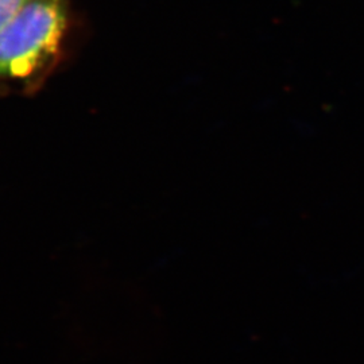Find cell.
Instances as JSON below:
<instances>
[{"label":"cell","mask_w":364,"mask_h":364,"mask_svg":"<svg viewBox=\"0 0 364 364\" xmlns=\"http://www.w3.org/2000/svg\"><path fill=\"white\" fill-rule=\"evenodd\" d=\"M68 0H33L0 31V78L25 80L58 52L68 23Z\"/></svg>","instance_id":"1"},{"label":"cell","mask_w":364,"mask_h":364,"mask_svg":"<svg viewBox=\"0 0 364 364\" xmlns=\"http://www.w3.org/2000/svg\"><path fill=\"white\" fill-rule=\"evenodd\" d=\"M33 0H0V31L9 26Z\"/></svg>","instance_id":"2"}]
</instances>
